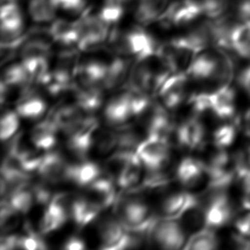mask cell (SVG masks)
<instances>
[{
	"instance_id": "12",
	"label": "cell",
	"mask_w": 250,
	"mask_h": 250,
	"mask_svg": "<svg viewBox=\"0 0 250 250\" xmlns=\"http://www.w3.org/2000/svg\"><path fill=\"white\" fill-rule=\"evenodd\" d=\"M102 210L103 207L86 193L80 194L73 197L70 219L78 229H83L93 222Z\"/></svg>"
},
{
	"instance_id": "9",
	"label": "cell",
	"mask_w": 250,
	"mask_h": 250,
	"mask_svg": "<svg viewBox=\"0 0 250 250\" xmlns=\"http://www.w3.org/2000/svg\"><path fill=\"white\" fill-rule=\"evenodd\" d=\"M175 132L177 144L186 149H196L199 147L205 137L204 125L197 114H194L178 125Z\"/></svg>"
},
{
	"instance_id": "17",
	"label": "cell",
	"mask_w": 250,
	"mask_h": 250,
	"mask_svg": "<svg viewBox=\"0 0 250 250\" xmlns=\"http://www.w3.org/2000/svg\"><path fill=\"white\" fill-rule=\"evenodd\" d=\"M229 48L240 57L250 59V19L241 20L231 26Z\"/></svg>"
},
{
	"instance_id": "11",
	"label": "cell",
	"mask_w": 250,
	"mask_h": 250,
	"mask_svg": "<svg viewBox=\"0 0 250 250\" xmlns=\"http://www.w3.org/2000/svg\"><path fill=\"white\" fill-rule=\"evenodd\" d=\"M209 111L219 118H229L235 110V95L229 86H222L206 93Z\"/></svg>"
},
{
	"instance_id": "8",
	"label": "cell",
	"mask_w": 250,
	"mask_h": 250,
	"mask_svg": "<svg viewBox=\"0 0 250 250\" xmlns=\"http://www.w3.org/2000/svg\"><path fill=\"white\" fill-rule=\"evenodd\" d=\"M188 76L186 71L172 73L158 91L163 105L170 109H176L184 101Z\"/></svg>"
},
{
	"instance_id": "2",
	"label": "cell",
	"mask_w": 250,
	"mask_h": 250,
	"mask_svg": "<svg viewBox=\"0 0 250 250\" xmlns=\"http://www.w3.org/2000/svg\"><path fill=\"white\" fill-rule=\"evenodd\" d=\"M188 234L177 218H161L154 224L149 241L160 248L175 250L184 248Z\"/></svg>"
},
{
	"instance_id": "13",
	"label": "cell",
	"mask_w": 250,
	"mask_h": 250,
	"mask_svg": "<svg viewBox=\"0 0 250 250\" xmlns=\"http://www.w3.org/2000/svg\"><path fill=\"white\" fill-rule=\"evenodd\" d=\"M59 130L51 114L37 123L30 132V141L38 150H49L57 143V131Z\"/></svg>"
},
{
	"instance_id": "18",
	"label": "cell",
	"mask_w": 250,
	"mask_h": 250,
	"mask_svg": "<svg viewBox=\"0 0 250 250\" xmlns=\"http://www.w3.org/2000/svg\"><path fill=\"white\" fill-rule=\"evenodd\" d=\"M103 172V169L95 162L83 159L79 163L71 164L69 168L68 182H72L78 187L87 188Z\"/></svg>"
},
{
	"instance_id": "29",
	"label": "cell",
	"mask_w": 250,
	"mask_h": 250,
	"mask_svg": "<svg viewBox=\"0 0 250 250\" xmlns=\"http://www.w3.org/2000/svg\"><path fill=\"white\" fill-rule=\"evenodd\" d=\"M235 139L234 126L225 124L217 128L213 134V143L216 147L226 148L232 144Z\"/></svg>"
},
{
	"instance_id": "16",
	"label": "cell",
	"mask_w": 250,
	"mask_h": 250,
	"mask_svg": "<svg viewBox=\"0 0 250 250\" xmlns=\"http://www.w3.org/2000/svg\"><path fill=\"white\" fill-rule=\"evenodd\" d=\"M145 168L142 160L135 152L132 153L127 164L116 179V186L122 189H134L141 183L144 178L143 169Z\"/></svg>"
},
{
	"instance_id": "1",
	"label": "cell",
	"mask_w": 250,
	"mask_h": 250,
	"mask_svg": "<svg viewBox=\"0 0 250 250\" xmlns=\"http://www.w3.org/2000/svg\"><path fill=\"white\" fill-rule=\"evenodd\" d=\"M114 211L129 231L149 240L150 231L158 219L147 203L139 196L127 195L115 200Z\"/></svg>"
},
{
	"instance_id": "32",
	"label": "cell",
	"mask_w": 250,
	"mask_h": 250,
	"mask_svg": "<svg viewBox=\"0 0 250 250\" xmlns=\"http://www.w3.org/2000/svg\"><path fill=\"white\" fill-rule=\"evenodd\" d=\"M55 7L67 12L78 13L85 7V0H52Z\"/></svg>"
},
{
	"instance_id": "37",
	"label": "cell",
	"mask_w": 250,
	"mask_h": 250,
	"mask_svg": "<svg viewBox=\"0 0 250 250\" xmlns=\"http://www.w3.org/2000/svg\"><path fill=\"white\" fill-rule=\"evenodd\" d=\"M131 0H104V4H114V5H120L124 6Z\"/></svg>"
},
{
	"instance_id": "25",
	"label": "cell",
	"mask_w": 250,
	"mask_h": 250,
	"mask_svg": "<svg viewBox=\"0 0 250 250\" xmlns=\"http://www.w3.org/2000/svg\"><path fill=\"white\" fill-rule=\"evenodd\" d=\"M117 143L118 138L116 130L102 129L97 131L93 147H95L99 154L104 155L117 148Z\"/></svg>"
},
{
	"instance_id": "6",
	"label": "cell",
	"mask_w": 250,
	"mask_h": 250,
	"mask_svg": "<svg viewBox=\"0 0 250 250\" xmlns=\"http://www.w3.org/2000/svg\"><path fill=\"white\" fill-rule=\"evenodd\" d=\"M175 177L180 184L188 189L200 187L205 180L208 181L209 185V175L206 164L193 157H186L180 161L175 169Z\"/></svg>"
},
{
	"instance_id": "20",
	"label": "cell",
	"mask_w": 250,
	"mask_h": 250,
	"mask_svg": "<svg viewBox=\"0 0 250 250\" xmlns=\"http://www.w3.org/2000/svg\"><path fill=\"white\" fill-rule=\"evenodd\" d=\"M192 193L187 191H173L166 194L159 205L162 218H178L188 204Z\"/></svg>"
},
{
	"instance_id": "34",
	"label": "cell",
	"mask_w": 250,
	"mask_h": 250,
	"mask_svg": "<svg viewBox=\"0 0 250 250\" xmlns=\"http://www.w3.org/2000/svg\"><path fill=\"white\" fill-rule=\"evenodd\" d=\"M62 248L66 250H83L86 248V243L80 236L74 235L68 237L64 241Z\"/></svg>"
},
{
	"instance_id": "27",
	"label": "cell",
	"mask_w": 250,
	"mask_h": 250,
	"mask_svg": "<svg viewBox=\"0 0 250 250\" xmlns=\"http://www.w3.org/2000/svg\"><path fill=\"white\" fill-rule=\"evenodd\" d=\"M20 115L17 111H7L2 115L0 135L2 141H9L18 132L20 127Z\"/></svg>"
},
{
	"instance_id": "23",
	"label": "cell",
	"mask_w": 250,
	"mask_h": 250,
	"mask_svg": "<svg viewBox=\"0 0 250 250\" xmlns=\"http://www.w3.org/2000/svg\"><path fill=\"white\" fill-rule=\"evenodd\" d=\"M218 238L212 229H203L191 234L185 245L189 250H211L218 247Z\"/></svg>"
},
{
	"instance_id": "33",
	"label": "cell",
	"mask_w": 250,
	"mask_h": 250,
	"mask_svg": "<svg viewBox=\"0 0 250 250\" xmlns=\"http://www.w3.org/2000/svg\"><path fill=\"white\" fill-rule=\"evenodd\" d=\"M234 226L240 234L250 236V209H246L235 219Z\"/></svg>"
},
{
	"instance_id": "21",
	"label": "cell",
	"mask_w": 250,
	"mask_h": 250,
	"mask_svg": "<svg viewBox=\"0 0 250 250\" xmlns=\"http://www.w3.org/2000/svg\"><path fill=\"white\" fill-rule=\"evenodd\" d=\"M168 7V0H139L136 19L142 24L159 21Z\"/></svg>"
},
{
	"instance_id": "36",
	"label": "cell",
	"mask_w": 250,
	"mask_h": 250,
	"mask_svg": "<svg viewBox=\"0 0 250 250\" xmlns=\"http://www.w3.org/2000/svg\"><path fill=\"white\" fill-rule=\"evenodd\" d=\"M244 129L246 134L250 137V110L247 112L245 115V120H244Z\"/></svg>"
},
{
	"instance_id": "10",
	"label": "cell",
	"mask_w": 250,
	"mask_h": 250,
	"mask_svg": "<svg viewBox=\"0 0 250 250\" xmlns=\"http://www.w3.org/2000/svg\"><path fill=\"white\" fill-rule=\"evenodd\" d=\"M104 119L110 126L121 127L127 124L133 116L130 104L129 91H123L113 96L105 104L104 109Z\"/></svg>"
},
{
	"instance_id": "15",
	"label": "cell",
	"mask_w": 250,
	"mask_h": 250,
	"mask_svg": "<svg viewBox=\"0 0 250 250\" xmlns=\"http://www.w3.org/2000/svg\"><path fill=\"white\" fill-rule=\"evenodd\" d=\"M131 69V61L127 57L118 56L114 58L107 63L104 79V88L113 90L120 87L129 78Z\"/></svg>"
},
{
	"instance_id": "35",
	"label": "cell",
	"mask_w": 250,
	"mask_h": 250,
	"mask_svg": "<svg viewBox=\"0 0 250 250\" xmlns=\"http://www.w3.org/2000/svg\"><path fill=\"white\" fill-rule=\"evenodd\" d=\"M238 81L241 87L250 96V65L247 66L245 69H243V71L240 73L238 77Z\"/></svg>"
},
{
	"instance_id": "31",
	"label": "cell",
	"mask_w": 250,
	"mask_h": 250,
	"mask_svg": "<svg viewBox=\"0 0 250 250\" xmlns=\"http://www.w3.org/2000/svg\"><path fill=\"white\" fill-rule=\"evenodd\" d=\"M228 3L239 21L250 19V0H228Z\"/></svg>"
},
{
	"instance_id": "24",
	"label": "cell",
	"mask_w": 250,
	"mask_h": 250,
	"mask_svg": "<svg viewBox=\"0 0 250 250\" xmlns=\"http://www.w3.org/2000/svg\"><path fill=\"white\" fill-rule=\"evenodd\" d=\"M56 9L52 0H30L28 3L29 16L36 22L51 21L55 17Z\"/></svg>"
},
{
	"instance_id": "28",
	"label": "cell",
	"mask_w": 250,
	"mask_h": 250,
	"mask_svg": "<svg viewBox=\"0 0 250 250\" xmlns=\"http://www.w3.org/2000/svg\"><path fill=\"white\" fill-rule=\"evenodd\" d=\"M19 248L27 249V250H38V249L41 250V249H46L47 245L42 239L41 233L35 232L32 229H30L27 226L25 233L22 235H20Z\"/></svg>"
},
{
	"instance_id": "26",
	"label": "cell",
	"mask_w": 250,
	"mask_h": 250,
	"mask_svg": "<svg viewBox=\"0 0 250 250\" xmlns=\"http://www.w3.org/2000/svg\"><path fill=\"white\" fill-rule=\"evenodd\" d=\"M67 220L68 219L66 217H63L46 208L39 223V232L42 235L52 233L61 229Z\"/></svg>"
},
{
	"instance_id": "4",
	"label": "cell",
	"mask_w": 250,
	"mask_h": 250,
	"mask_svg": "<svg viewBox=\"0 0 250 250\" xmlns=\"http://www.w3.org/2000/svg\"><path fill=\"white\" fill-rule=\"evenodd\" d=\"M145 169H168L170 163V145L168 142L146 137L136 148Z\"/></svg>"
},
{
	"instance_id": "19",
	"label": "cell",
	"mask_w": 250,
	"mask_h": 250,
	"mask_svg": "<svg viewBox=\"0 0 250 250\" xmlns=\"http://www.w3.org/2000/svg\"><path fill=\"white\" fill-rule=\"evenodd\" d=\"M3 198L7 199L11 206L20 214H26L31 209L33 203H35L33 186L26 181L12 189Z\"/></svg>"
},
{
	"instance_id": "5",
	"label": "cell",
	"mask_w": 250,
	"mask_h": 250,
	"mask_svg": "<svg viewBox=\"0 0 250 250\" xmlns=\"http://www.w3.org/2000/svg\"><path fill=\"white\" fill-rule=\"evenodd\" d=\"M203 15L201 2L198 0H181L168 5L160 18L164 25H184Z\"/></svg>"
},
{
	"instance_id": "3",
	"label": "cell",
	"mask_w": 250,
	"mask_h": 250,
	"mask_svg": "<svg viewBox=\"0 0 250 250\" xmlns=\"http://www.w3.org/2000/svg\"><path fill=\"white\" fill-rule=\"evenodd\" d=\"M99 124L93 116H82L66 134L67 147L78 158L83 160L94 146Z\"/></svg>"
},
{
	"instance_id": "14",
	"label": "cell",
	"mask_w": 250,
	"mask_h": 250,
	"mask_svg": "<svg viewBox=\"0 0 250 250\" xmlns=\"http://www.w3.org/2000/svg\"><path fill=\"white\" fill-rule=\"evenodd\" d=\"M47 109L45 101L31 90L30 86L24 88L21 99L17 104V112L25 119H37L41 117Z\"/></svg>"
},
{
	"instance_id": "30",
	"label": "cell",
	"mask_w": 250,
	"mask_h": 250,
	"mask_svg": "<svg viewBox=\"0 0 250 250\" xmlns=\"http://www.w3.org/2000/svg\"><path fill=\"white\" fill-rule=\"evenodd\" d=\"M124 6L114 4H104L101 12L98 14L99 17L109 26L116 23L123 16Z\"/></svg>"
},
{
	"instance_id": "7",
	"label": "cell",
	"mask_w": 250,
	"mask_h": 250,
	"mask_svg": "<svg viewBox=\"0 0 250 250\" xmlns=\"http://www.w3.org/2000/svg\"><path fill=\"white\" fill-rule=\"evenodd\" d=\"M70 163L56 151H51L43 155L37 170L41 180L47 184H60L68 181Z\"/></svg>"
},
{
	"instance_id": "22",
	"label": "cell",
	"mask_w": 250,
	"mask_h": 250,
	"mask_svg": "<svg viewBox=\"0 0 250 250\" xmlns=\"http://www.w3.org/2000/svg\"><path fill=\"white\" fill-rule=\"evenodd\" d=\"M82 109L75 103L73 104H62L53 110L50 114L56 122L59 130L66 135L71 128L81 119Z\"/></svg>"
}]
</instances>
